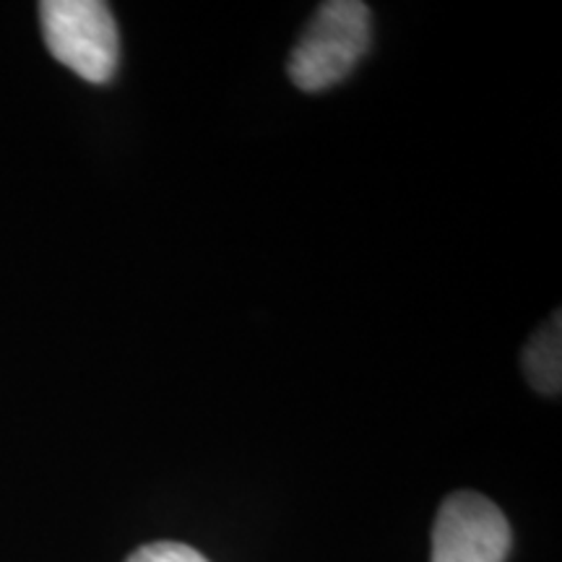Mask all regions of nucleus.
<instances>
[{"mask_svg":"<svg viewBox=\"0 0 562 562\" xmlns=\"http://www.w3.org/2000/svg\"><path fill=\"white\" fill-rule=\"evenodd\" d=\"M370 50V9L360 0L323 3L286 63L302 91H326L347 79Z\"/></svg>","mask_w":562,"mask_h":562,"instance_id":"1","label":"nucleus"},{"mask_svg":"<svg viewBox=\"0 0 562 562\" xmlns=\"http://www.w3.org/2000/svg\"><path fill=\"white\" fill-rule=\"evenodd\" d=\"M45 45L83 81L108 83L121 60V34L102 0H45L40 3Z\"/></svg>","mask_w":562,"mask_h":562,"instance_id":"2","label":"nucleus"},{"mask_svg":"<svg viewBox=\"0 0 562 562\" xmlns=\"http://www.w3.org/2000/svg\"><path fill=\"white\" fill-rule=\"evenodd\" d=\"M510 526L480 492H456L440 505L432 529V562H505Z\"/></svg>","mask_w":562,"mask_h":562,"instance_id":"3","label":"nucleus"},{"mask_svg":"<svg viewBox=\"0 0 562 562\" xmlns=\"http://www.w3.org/2000/svg\"><path fill=\"white\" fill-rule=\"evenodd\" d=\"M524 372L529 383L544 396H558L562 385V326L560 313H554L533 334V339L524 349Z\"/></svg>","mask_w":562,"mask_h":562,"instance_id":"4","label":"nucleus"},{"mask_svg":"<svg viewBox=\"0 0 562 562\" xmlns=\"http://www.w3.org/2000/svg\"><path fill=\"white\" fill-rule=\"evenodd\" d=\"M125 562H209L199 550L180 542H154L138 547Z\"/></svg>","mask_w":562,"mask_h":562,"instance_id":"5","label":"nucleus"}]
</instances>
